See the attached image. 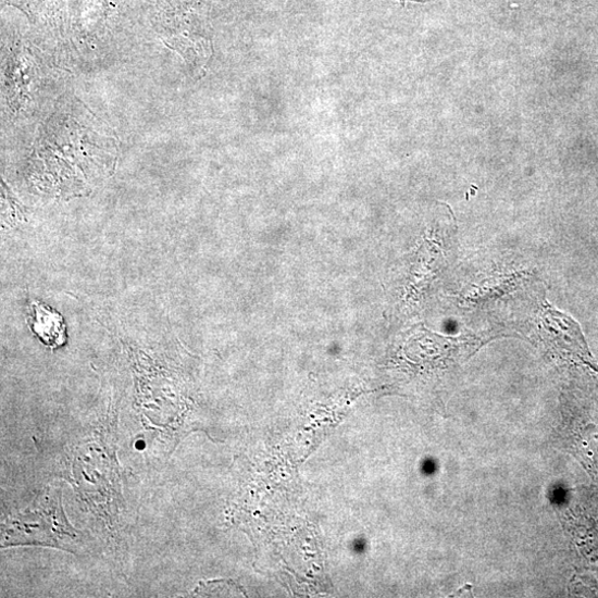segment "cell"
Segmentation results:
<instances>
[{
  "label": "cell",
  "mask_w": 598,
  "mask_h": 598,
  "mask_svg": "<svg viewBox=\"0 0 598 598\" xmlns=\"http://www.w3.org/2000/svg\"><path fill=\"white\" fill-rule=\"evenodd\" d=\"M27 323L39 340L51 349L62 347L67 341V327L63 316L41 302H30Z\"/></svg>",
  "instance_id": "1"
}]
</instances>
